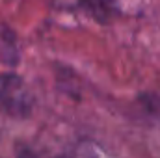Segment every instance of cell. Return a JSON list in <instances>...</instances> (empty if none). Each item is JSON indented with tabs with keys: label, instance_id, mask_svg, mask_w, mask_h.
I'll return each mask as SVG.
<instances>
[{
	"label": "cell",
	"instance_id": "277c9868",
	"mask_svg": "<svg viewBox=\"0 0 160 158\" xmlns=\"http://www.w3.org/2000/svg\"><path fill=\"white\" fill-rule=\"evenodd\" d=\"M138 101H140V104L143 106V110L149 116L160 119V95H157V93H142L138 97Z\"/></svg>",
	"mask_w": 160,
	"mask_h": 158
},
{
	"label": "cell",
	"instance_id": "3957f363",
	"mask_svg": "<svg viewBox=\"0 0 160 158\" xmlns=\"http://www.w3.org/2000/svg\"><path fill=\"white\" fill-rule=\"evenodd\" d=\"M54 158H99V155L89 141H80Z\"/></svg>",
	"mask_w": 160,
	"mask_h": 158
},
{
	"label": "cell",
	"instance_id": "6da1fadb",
	"mask_svg": "<svg viewBox=\"0 0 160 158\" xmlns=\"http://www.w3.org/2000/svg\"><path fill=\"white\" fill-rule=\"evenodd\" d=\"M0 108L15 119H24L32 114L34 97L24 80L15 73L0 75Z\"/></svg>",
	"mask_w": 160,
	"mask_h": 158
},
{
	"label": "cell",
	"instance_id": "8992f818",
	"mask_svg": "<svg viewBox=\"0 0 160 158\" xmlns=\"http://www.w3.org/2000/svg\"><path fill=\"white\" fill-rule=\"evenodd\" d=\"M63 2H73V4H77V6H82L84 0H63Z\"/></svg>",
	"mask_w": 160,
	"mask_h": 158
},
{
	"label": "cell",
	"instance_id": "7a4b0ae2",
	"mask_svg": "<svg viewBox=\"0 0 160 158\" xmlns=\"http://www.w3.org/2000/svg\"><path fill=\"white\" fill-rule=\"evenodd\" d=\"M80 7L89 17H93L95 21L104 24L114 17V13L118 9V0H84Z\"/></svg>",
	"mask_w": 160,
	"mask_h": 158
},
{
	"label": "cell",
	"instance_id": "5b68a950",
	"mask_svg": "<svg viewBox=\"0 0 160 158\" xmlns=\"http://www.w3.org/2000/svg\"><path fill=\"white\" fill-rule=\"evenodd\" d=\"M17 158H38V156L32 153V149H28L26 145H21L19 151H17Z\"/></svg>",
	"mask_w": 160,
	"mask_h": 158
}]
</instances>
